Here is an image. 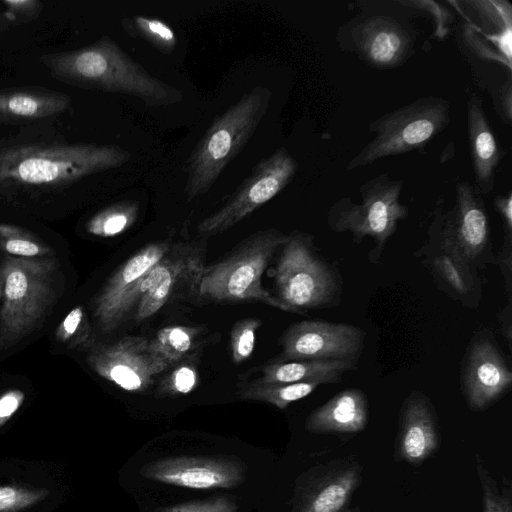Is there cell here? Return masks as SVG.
I'll list each match as a JSON object with an SVG mask.
<instances>
[{
	"instance_id": "obj_1",
	"label": "cell",
	"mask_w": 512,
	"mask_h": 512,
	"mask_svg": "<svg viewBox=\"0 0 512 512\" xmlns=\"http://www.w3.org/2000/svg\"><path fill=\"white\" fill-rule=\"evenodd\" d=\"M41 61L54 78L76 87L123 93L153 105L180 97L107 37L77 50L43 55Z\"/></svg>"
},
{
	"instance_id": "obj_2",
	"label": "cell",
	"mask_w": 512,
	"mask_h": 512,
	"mask_svg": "<svg viewBox=\"0 0 512 512\" xmlns=\"http://www.w3.org/2000/svg\"><path fill=\"white\" fill-rule=\"evenodd\" d=\"M131 154L115 145H19L0 148V184L55 186L126 163Z\"/></svg>"
},
{
	"instance_id": "obj_3",
	"label": "cell",
	"mask_w": 512,
	"mask_h": 512,
	"mask_svg": "<svg viewBox=\"0 0 512 512\" xmlns=\"http://www.w3.org/2000/svg\"><path fill=\"white\" fill-rule=\"evenodd\" d=\"M288 239L289 234L274 228L247 237L221 260L205 266L197 301L202 304L257 301L291 312L275 295L263 288L261 280L274 254Z\"/></svg>"
},
{
	"instance_id": "obj_4",
	"label": "cell",
	"mask_w": 512,
	"mask_h": 512,
	"mask_svg": "<svg viewBox=\"0 0 512 512\" xmlns=\"http://www.w3.org/2000/svg\"><path fill=\"white\" fill-rule=\"evenodd\" d=\"M0 351L17 344L37 328L56 300L55 276L58 261L50 257L25 258L6 255Z\"/></svg>"
},
{
	"instance_id": "obj_5",
	"label": "cell",
	"mask_w": 512,
	"mask_h": 512,
	"mask_svg": "<svg viewBox=\"0 0 512 512\" xmlns=\"http://www.w3.org/2000/svg\"><path fill=\"white\" fill-rule=\"evenodd\" d=\"M270 100V92L256 87L219 116L192 152L185 192L189 200L206 193L226 165L243 149Z\"/></svg>"
},
{
	"instance_id": "obj_6",
	"label": "cell",
	"mask_w": 512,
	"mask_h": 512,
	"mask_svg": "<svg viewBox=\"0 0 512 512\" xmlns=\"http://www.w3.org/2000/svg\"><path fill=\"white\" fill-rule=\"evenodd\" d=\"M448 100L420 97L375 119L368 126L374 137L347 163L351 171L383 158L422 151L450 123Z\"/></svg>"
},
{
	"instance_id": "obj_7",
	"label": "cell",
	"mask_w": 512,
	"mask_h": 512,
	"mask_svg": "<svg viewBox=\"0 0 512 512\" xmlns=\"http://www.w3.org/2000/svg\"><path fill=\"white\" fill-rule=\"evenodd\" d=\"M274 287L275 296L295 313L333 307L342 292L338 271L315 252L313 236L298 230L282 247Z\"/></svg>"
},
{
	"instance_id": "obj_8",
	"label": "cell",
	"mask_w": 512,
	"mask_h": 512,
	"mask_svg": "<svg viewBox=\"0 0 512 512\" xmlns=\"http://www.w3.org/2000/svg\"><path fill=\"white\" fill-rule=\"evenodd\" d=\"M404 182L382 173L359 187L361 202L350 197L336 200L327 213V225L336 233H351L354 242L365 237L375 242V259L394 234L398 222L408 215V208L400 202Z\"/></svg>"
},
{
	"instance_id": "obj_9",
	"label": "cell",
	"mask_w": 512,
	"mask_h": 512,
	"mask_svg": "<svg viewBox=\"0 0 512 512\" xmlns=\"http://www.w3.org/2000/svg\"><path fill=\"white\" fill-rule=\"evenodd\" d=\"M206 239L171 245L166 255L149 271L139 286L137 322L151 318L164 306L196 300L206 266Z\"/></svg>"
},
{
	"instance_id": "obj_10",
	"label": "cell",
	"mask_w": 512,
	"mask_h": 512,
	"mask_svg": "<svg viewBox=\"0 0 512 512\" xmlns=\"http://www.w3.org/2000/svg\"><path fill=\"white\" fill-rule=\"evenodd\" d=\"M336 42L368 66L386 70L403 65L412 56L415 37L407 24L391 15L363 13L338 28Z\"/></svg>"
},
{
	"instance_id": "obj_11",
	"label": "cell",
	"mask_w": 512,
	"mask_h": 512,
	"mask_svg": "<svg viewBox=\"0 0 512 512\" xmlns=\"http://www.w3.org/2000/svg\"><path fill=\"white\" fill-rule=\"evenodd\" d=\"M68 495V480L56 465L0 460V512H56Z\"/></svg>"
},
{
	"instance_id": "obj_12",
	"label": "cell",
	"mask_w": 512,
	"mask_h": 512,
	"mask_svg": "<svg viewBox=\"0 0 512 512\" xmlns=\"http://www.w3.org/2000/svg\"><path fill=\"white\" fill-rule=\"evenodd\" d=\"M297 169L298 163L289 151L277 149L255 166L224 206L198 224L199 236L208 238L232 228L284 189Z\"/></svg>"
},
{
	"instance_id": "obj_13",
	"label": "cell",
	"mask_w": 512,
	"mask_h": 512,
	"mask_svg": "<svg viewBox=\"0 0 512 512\" xmlns=\"http://www.w3.org/2000/svg\"><path fill=\"white\" fill-rule=\"evenodd\" d=\"M437 201L432 225L457 249L474 269L491 260L489 217L481 195L465 180L456 184L453 207L443 212Z\"/></svg>"
},
{
	"instance_id": "obj_14",
	"label": "cell",
	"mask_w": 512,
	"mask_h": 512,
	"mask_svg": "<svg viewBox=\"0 0 512 512\" xmlns=\"http://www.w3.org/2000/svg\"><path fill=\"white\" fill-rule=\"evenodd\" d=\"M89 366L102 378L128 392H143L169 365L142 336H126L94 347L87 355Z\"/></svg>"
},
{
	"instance_id": "obj_15",
	"label": "cell",
	"mask_w": 512,
	"mask_h": 512,
	"mask_svg": "<svg viewBox=\"0 0 512 512\" xmlns=\"http://www.w3.org/2000/svg\"><path fill=\"white\" fill-rule=\"evenodd\" d=\"M365 334L361 328L347 323L296 322L281 337L282 353L278 361L339 360L357 364Z\"/></svg>"
},
{
	"instance_id": "obj_16",
	"label": "cell",
	"mask_w": 512,
	"mask_h": 512,
	"mask_svg": "<svg viewBox=\"0 0 512 512\" xmlns=\"http://www.w3.org/2000/svg\"><path fill=\"white\" fill-rule=\"evenodd\" d=\"M170 247L167 241L150 243L113 272L92 302L94 318L103 333L117 329L136 307L141 282Z\"/></svg>"
},
{
	"instance_id": "obj_17",
	"label": "cell",
	"mask_w": 512,
	"mask_h": 512,
	"mask_svg": "<svg viewBox=\"0 0 512 512\" xmlns=\"http://www.w3.org/2000/svg\"><path fill=\"white\" fill-rule=\"evenodd\" d=\"M362 475V465L352 459L309 468L297 481L291 512H360L352 507V499Z\"/></svg>"
},
{
	"instance_id": "obj_18",
	"label": "cell",
	"mask_w": 512,
	"mask_h": 512,
	"mask_svg": "<svg viewBox=\"0 0 512 512\" xmlns=\"http://www.w3.org/2000/svg\"><path fill=\"white\" fill-rule=\"evenodd\" d=\"M461 385L473 411L487 409L510 390L512 372L492 338L478 336L471 342L463 364Z\"/></svg>"
},
{
	"instance_id": "obj_19",
	"label": "cell",
	"mask_w": 512,
	"mask_h": 512,
	"mask_svg": "<svg viewBox=\"0 0 512 512\" xmlns=\"http://www.w3.org/2000/svg\"><path fill=\"white\" fill-rule=\"evenodd\" d=\"M235 460L211 457H169L146 464L141 474L153 481L189 489L232 488L245 479Z\"/></svg>"
},
{
	"instance_id": "obj_20",
	"label": "cell",
	"mask_w": 512,
	"mask_h": 512,
	"mask_svg": "<svg viewBox=\"0 0 512 512\" xmlns=\"http://www.w3.org/2000/svg\"><path fill=\"white\" fill-rule=\"evenodd\" d=\"M440 434L435 409L429 398L412 392L403 402L395 445L396 461L418 466L438 450Z\"/></svg>"
},
{
	"instance_id": "obj_21",
	"label": "cell",
	"mask_w": 512,
	"mask_h": 512,
	"mask_svg": "<svg viewBox=\"0 0 512 512\" xmlns=\"http://www.w3.org/2000/svg\"><path fill=\"white\" fill-rule=\"evenodd\" d=\"M466 111L469 152L475 181L473 185L480 195L491 193L502 151L478 94H470Z\"/></svg>"
},
{
	"instance_id": "obj_22",
	"label": "cell",
	"mask_w": 512,
	"mask_h": 512,
	"mask_svg": "<svg viewBox=\"0 0 512 512\" xmlns=\"http://www.w3.org/2000/svg\"><path fill=\"white\" fill-rule=\"evenodd\" d=\"M368 417L366 395L360 389L349 388L313 410L305 421V429L316 434L357 433L365 429Z\"/></svg>"
},
{
	"instance_id": "obj_23",
	"label": "cell",
	"mask_w": 512,
	"mask_h": 512,
	"mask_svg": "<svg viewBox=\"0 0 512 512\" xmlns=\"http://www.w3.org/2000/svg\"><path fill=\"white\" fill-rule=\"evenodd\" d=\"M70 105L68 95L43 88L0 90V122L23 123L58 115Z\"/></svg>"
},
{
	"instance_id": "obj_24",
	"label": "cell",
	"mask_w": 512,
	"mask_h": 512,
	"mask_svg": "<svg viewBox=\"0 0 512 512\" xmlns=\"http://www.w3.org/2000/svg\"><path fill=\"white\" fill-rule=\"evenodd\" d=\"M356 365L339 360L276 361L264 366L260 383L316 382L339 383L344 373L355 370Z\"/></svg>"
},
{
	"instance_id": "obj_25",
	"label": "cell",
	"mask_w": 512,
	"mask_h": 512,
	"mask_svg": "<svg viewBox=\"0 0 512 512\" xmlns=\"http://www.w3.org/2000/svg\"><path fill=\"white\" fill-rule=\"evenodd\" d=\"M430 233L432 238L438 241V248H440L431 260V267L441 288L446 287L449 293H453L463 302L471 299L475 288L473 268L432 224Z\"/></svg>"
},
{
	"instance_id": "obj_26",
	"label": "cell",
	"mask_w": 512,
	"mask_h": 512,
	"mask_svg": "<svg viewBox=\"0 0 512 512\" xmlns=\"http://www.w3.org/2000/svg\"><path fill=\"white\" fill-rule=\"evenodd\" d=\"M465 3L473 8L481 20L482 28H477L471 23L474 29L484 32L488 28L487 32L482 33L484 40L511 62L512 7L510 2L506 0H470Z\"/></svg>"
},
{
	"instance_id": "obj_27",
	"label": "cell",
	"mask_w": 512,
	"mask_h": 512,
	"mask_svg": "<svg viewBox=\"0 0 512 512\" xmlns=\"http://www.w3.org/2000/svg\"><path fill=\"white\" fill-rule=\"evenodd\" d=\"M202 329L193 326L172 325L161 328L149 340L152 349L170 366L196 356Z\"/></svg>"
},
{
	"instance_id": "obj_28",
	"label": "cell",
	"mask_w": 512,
	"mask_h": 512,
	"mask_svg": "<svg viewBox=\"0 0 512 512\" xmlns=\"http://www.w3.org/2000/svg\"><path fill=\"white\" fill-rule=\"evenodd\" d=\"M319 385L316 382L260 383L254 381L242 386L238 391V397L265 402L284 410L291 403L307 397Z\"/></svg>"
},
{
	"instance_id": "obj_29",
	"label": "cell",
	"mask_w": 512,
	"mask_h": 512,
	"mask_svg": "<svg viewBox=\"0 0 512 512\" xmlns=\"http://www.w3.org/2000/svg\"><path fill=\"white\" fill-rule=\"evenodd\" d=\"M138 212L139 206L136 202L113 204L92 216L86 224V231L102 238L117 236L135 223Z\"/></svg>"
},
{
	"instance_id": "obj_30",
	"label": "cell",
	"mask_w": 512,
	"mask_h": 512,
	"mask_svg": "<svg viewBox=\"0 0 512 512\" xmlns=\"http://www.w3.org/2000/svg\"><path fill=\"white\" fill-rule=\"evenodd\" d=\"M0 248L15 257L36 258L53 254L47 243L28 230L0 223Z\"/></svg>"
},
{
	"instance_id": "obj_31",
	"label": "cell",
	"mask_w": 512,
	"mask_h": 512,
	"mask_svg": "<svg viewBox=\"0 0 512 512\" xmlns=\"http://www.w3.org/2000/svg\"><path fill=\"white\" fill-rule=\"evenodd\" d=\"M159 384L162 396L175 397L192 392L198 385L199 374L196 356L176 363Z\"/></svg>"
},
{
	"instance_id": "obj_32",
	"label": "cell",
	"mask_w": 512,
	"mask_h": 512,
	"mask_svg": "<svg viewBox=\"0 0 512 512\" xmlns=\"http://www.w3.org/2000/svg\"><path fill=\"white\" fill-rule=\"evenodd\" d=\"M57 342L69 348L87 347L92 342V330L82 306L74 307L55 331Z\"/></svg>"
},
{
	"instance_id": "obj_33",
	"label": "cell",
	"mask_w": 512,
	"mask_h": 512,
	"mask_svg": "<svg viewBox=\"0 0 512 512\" xmlns=\"http://www.w3.org/2000/svg\"><path fill=\"white\" fill-rule=\"evenodd\" d=\"M476 471L482 489L483 512H512L510 487L499 488L482 458L477 454Z\"/></svg>"
},
{
	"instance_id": "obj_34",
	"label": "cell",
	"mask_w": 512,
	"mask_h": 512,
	"mask_svg": "<svg viewBox=\"0 0 512 512\" xmlns=\"http://www.w3.org/2000/svg\"><path fill=\"white\" fill-rule=\"evenodd\" d=\"M129 25L138 35L162 52H170L176 45L174 30L159 19L138 15L131 20Z\"/></svg>"
},
{
	"instance_id": "obj_35",
	"label": "cell",
	"mask_w": 512,
	"mask_h": 512,
	"mask_svg": "<svg viewBox=\"0 0 512 512\" xmlns=\"http://www.w3.org/2000/svg\"><path fill=\"white\" fill-rule=\"evenodd\" d=\"M261 325L262 321L254 317L241 319L234 324L230 334V345L235 364H241L252 355L256 332Z\"/></svg>"
},
{
	"instance_id": "obj_36",
	"label": "cell",
	"mask_w": 512,
	"mask_h": 512,
	"mask_svg": "<svg viewBox=\"0 0 512 512\" xmlns=\"http://www.w3.org/2000/svg\"><path fill=\"white\" fill-rule=\"evenodd\" d=\"M397 3L405 8H412L430 15L434 21V35L444 39L450 32L453 22L452 12L440 2L434 0H399Z\"/></svg>"
},
{
	"instance_id": "obj_37",
	"label": "cell",
	"mask_w": 512,
	"mask_h": 512,
	"mask_svg": "<svg viewBox=\"0 0 512 512\" xmlns=\"http://www.w3.org/2000/svg\"><path fill=\"white\" fill-rule=\"evenodd\" d=\"M236 502L226 496L216 497L205 501H193L181 503L156 512H237Z\"/></svg>"
},
{
	"instance_id": "obj_38",
	"label": "cell",
	"mask_w": 512,
	"mask_h": 512,
	"mask_svg": "<svg viewBox=\"0 0 512 512\" xmlns=\"http://www.w3.org/2000/svg\"><path fill=\"white\" fill-rule=\"evenodd\" d=\"M463 37L466 40L467 45L473 50V52L484 60H492L502 64L511 73L512 62L508 61L498 51L496 52L493 47L488 45L476 31L473 29L471 23L467 22L464 26Z\"/></svg>"
},
{
	"instance_id": "obj_39",
	"label": "cell",
	"mask_w": 512,
	"mask_h": 512,
	"mask_svg": "<svg viewBox=\"0 0 512 512\" xmlns=\"http://www.w3.org/2000/svg\"><path fill=\"white\" fill-rule=\"evenodd\" d=\"M493 104L500 119L507 125L512 123V77L508 75L493 94Z\"/></svg>"
},
{
	"instance_id": "obj_40",
	"label": "cell",
	"mask_w": 512,
	"mask_h": 512,
	"mask_svg": "<svg viewBox=\"0 0 512 512\" xmlns=\"http://www.w3.org/2000/svg\"><path fill=\"white\" fill-rule=\"evenodd\" d=\"M25 397V393L20 389H10L0 395V430L18 412Z\"/></svg>"
},
{
	"instance_id": "obj_41",
	"label": "cell",
	"mask_w": 512,
	"mask_h": 512,
	"mask_svg": "<svg viewBox=\"0 0 512 512\" xmlns=\"http://www.w3.org/2000/svg\"><path fill=\"white\" fill-rule=\"evenodd\" d=\"M493 206L500 215L506 239H511L512 234V193L509 191L506 195H497L493 200Z\"/></svg>"
},
{
	"instance_id": "obj_42",
	"label": "cell",
	"mask_w": 512,
	"mask_h": 512,
	"mask_svg": "<svg viewBox=\"0 0 512 512\" xmlns=\"http://www.w3.org/2000/svg\"><path fill=\"white\" fill-rule=\"evenodd\" d=\"M3 4L13 12L14 16L29 18L37 16L42 9V3L36 0H5Z\"/></svg>"
},
{
	"instance_id": "obj_43",
	"label": "cell",
	"mask_w": 512,
	"mask_h": 512,
	"mask_svg": "<svg viewBox=\"0 0 512 512\" xmlns=\"http://www.w3.org/2000/svg\"><path fill=\"white\" fill-rule=\"evenodd\" d=\"M500 267L503 271V274L506 278V285L508 293L511 292V239H506V243L503 246V250L501 251L499 257Z\"/></svg>"
},
{
	"instance_id": "obj_44",
	"label": "cell",
	"mask_w": 512,
	"mask_h": 512,
	"mask_svg": "<svg viewBox=\"0 0 512 512\" xmlns=\"http://www.w3.org/2000/svg\"><path fill=\"white\" fill-rule=\"evenodd\" d=\"M3 284H4V268H3V265L0 264V300H1V295H2Z\"/></svg>"
}]
</instances>
